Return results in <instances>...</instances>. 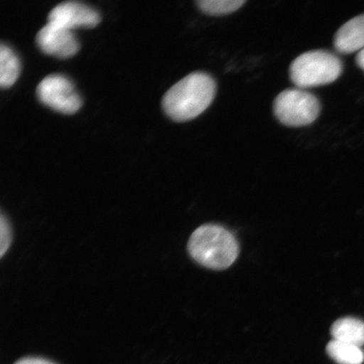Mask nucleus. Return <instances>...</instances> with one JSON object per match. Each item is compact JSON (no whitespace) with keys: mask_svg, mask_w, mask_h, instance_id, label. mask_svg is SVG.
<instances>
[{"mask_svg":"<svg viewBox=\"0 0 364 364\" xmlns=\"http://www.w3.org/2000/svg\"><path fill=\"white\" fill-rule=\"evenodd\" d=\"M245 3V0H199L196 4L207 15L220 16L238 11Z\"/></svg>","mask_w":364,"mask_h":364,"instance_id":"nucleus-12","label":"nucleus"},{"mask_svg":"<svg viewBox=\"0 0 364 364\" xmlns=\"http://www.w3.org/2000/svg\"><path fill=\"white\" fill-rule=\"evenodd\" d=\"M321 103L316 95L303 89H287L273 102V112L281 124L304 127L313 124L321 113Z\"/></svg>","mask_w":364,"mask_h":364,"instance_id":"nucleus-4","label":"nucleus"},{"mask_svg":"<svg viewBox=\"0 0 364 364\" xmlns=\"http://www.w3.org/2000/svg\"><path fill=\"white\" fill-rule=\"evenodd\" d=\"M334 47L343 54L360 52L364 48V14L340 27L335 35Z\"/></svg>","mask_w":364,"mask_h":364,"instance_id":"nucleus-8","label":"nucleus"},{"mask_svg":"<svg viewBox=\"0 0 364 364\" xmlns=\"http://www.w3.org/2000/svg\"><path fill=\"white\" fill-rule=\"evenodd\" d=\"M0 235H1V240H0V252H1V257L4 256V254L7 252L8 249L10 248L12 240V233L10 223H9L7 218L4 215H1V220H0Z\"/></svg>","mask_w":364,"mask_h":364,"instance_id":"nucleus-13","label":"nucleus"},{"mask_svg":"<svg viewBox=\"0 0 364 364\" xmlns=\"http://www.w3.org/2000/svg\"><path fill=\"white\" fill-rule=\"evenodd\" d=\"M14 364H56L43 358H24Z\"/></svg>","mask_w":364,"mask_h":364,"instance_id":"nucleus-14","label":"nucleus"},{"mask_svg":"<svg viewBox=\"0 0 364 364\" xmlns=\"http://www.w3.org/2000/svg\"><path fill=\"white\" fill-rule=\"evenodd\" d=\"M333 340L358 346L364 345V321L353 317L339 318L331 328Z\"/></svg>","mask_w":364,"mask_h":364,"instance_id":"nucleus-9","label":"nucleus"},{"mask_svg":"<svg viewBox=\"0 0 364 364\" xmlns=\"http://www.w3.org/2000/svg\"><path fill=\"white\" fill-rule=\"evenodd\" d=\"M188 252L194 260L213 270H224L235 262L239 245L229 230L220 225H205L193 232Z\"/></svg>","mask_w":364,"mask_h":364,"instance_id":"nucleus-2","label":"nucleus"},{"mask_svg":"<svg viewBox=\"0 0 364 364\" xmlns=\"http://www.w3.org/2000/svg\"><path fill=\"white\" fill-rule=\"evenodd\" d=\"M36 43L42 51L58 58L75 56L80 43L72 31L48 23L36 35Z\"/></svg>","mask_w":364,"mask_h":364,"instance_id":"nucleus-6","label":"nucleus"},{"mask_svg":"<svg viewBox=\"0 0 364 364\" xmlns=\"http://www.w3.org/2000/svg\"><path fill=\"white\" fill-rule=\"evenodd\" d=\"M343 65L338 56L326 50H313L294 59L289 76L299 89L326 85L338 80Z\"/></svg>","mask_w":364,"mask_h":364,"instance_id":"nucleus-3","label":"nucleus"},{"mask_svg":"<svg viewBox=\"0 0 364 364\" xmlns=\"http://www.w3.org/2000/svg\"><path fill=\"white\" fill-rule=\"evenodd\" d=\"M19 58L8 46L0 45V85L3 89L11 87L19 77Z\"/></svg>","mask_w":364,"mask_h":364,"instance_id":"nucleus-10","label":"nucleus"},{"mask_svg":"<svg viewBox=\"0 0 364 364\" xmlns=\"http://www.w3.org/2000/svg\"><path fill=\"white\" fill-rule=\"evenodd\" d=\"M36 95L45 106L65 114L75 113L82 105L74 85L65 76L60 75L45 77L36 88Z\"/></svg>","mask_w":364,"mask_h":364,"instance_id":"nucleus-5","label":"nucleus"},{"mask_svg":"<svg viewBox=\"0 0 364 364\" xmlns=\"http://www.w3.org/2000/svg\"><path fill=\"white\" fill-rule=\"evenodd\" d=\"M328 356L338 364H363L364 353L358 346L332 340L326 346Z\"/></svg>","mask_w":364,"mask_h":364,"instance_id":"nucleus-11","label":"nucleus"},{"mask_svg":"<svg viewBox=\"0 0 364 364\" xmlns=\"http://www.w3.org/2000/svg\"><path fill=\"white\" fill-rule=\"evenodd\" d=\"M216 91V82L210 75L204 72L192 73L177 82L164 95V111L176 122L193 120L210 106Z\"/></svg>","mask_w":364,"mask_h":364,"instance_id":"nucleus-1","label":"nucleus"},{"mask_svg":"<svg viewBox=\"0 0 364 364\" xmlns=\"http://www.w3.org/2000/svg\"><path fill=\"white\" fill-rule=\"evenodd\" d=\"M101 17L99 13L86 4L68 1L58 4L48 15V22L72 31L80 27L92 28L97 26Z\"/></svg>","mask_w":364,"mask_h":364,"instance_id":"nucleus-7","label":"nucleus"},{"mask_svg":"<svg viewBox=\"0 0 364 364\" xmlns=\"http://www.w3.org/2000/svg\"><path fill=\"white\" fill-rule=\"evenodd\" d=\"M356 63L359 68L364 71V48L358 52L356 56Z\"/></svg>","mask_w":364,"mask_h":364,"instance_id":"nucleus-15","label":"nucleus"}]
</instances>
